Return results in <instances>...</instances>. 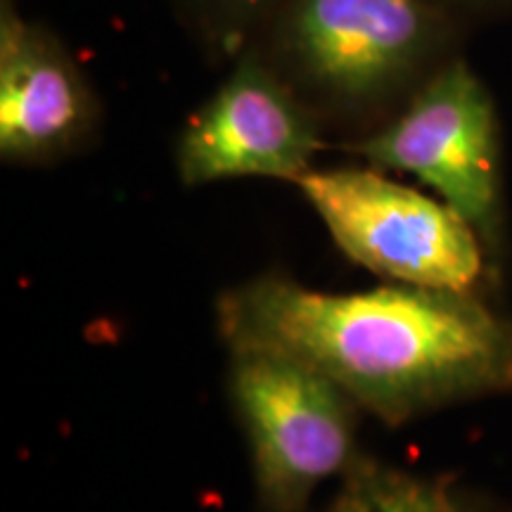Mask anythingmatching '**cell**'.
<instances>
[{
  "label": "cell",
  "mask_w": 512,
  "mask_h": 512,
  "mask_svg": "<svg viewBox=\"0 0 512 512\" xmlns=\"http://www.w3.org/2000/svg\"><path fill=\"white\" fill-rule=\"evenodd\" d=\"M233 399L268 512H304L354 463V408L337 384L271 351H233Z\"/></svg>",
  "instance_id": "3"
},
{
  "label": "cell",
  "mask_w": 512,
  "mask_h": 512,
  "mask_svg": "<svg viewBox=\"0 0 512 512\" xmlns=\"http://www.w3.org/2000/svg\"><path fill=\"white\" fill-rule=\"evenodd\" d=\"M93 121V100L79 69L53 38L0 15V152L38 162L67 152Z\"/></svg>",
  "instance_id": "7"
},
{
  "label": "cell",
  "mask_w": 512,
  "mask_h": 512,
  "mask_svg": "<svg viewBox=\"0 0 512 512\" xmlns=\"http://www.w3.org/2000/svg\"><path fill=\"white\" fill-rule=\"evenodd\" d=\"M358 150L406 171L458 211L484 242L501 228V150L494 100L463 62L441 69L408 110Z\"/></svg>",
  "instance_id": "4"
},
{
  "label": "cell",
  "mask_w": 512,
  "mask_h": 512,
  "mask_svg": "<svg viewBox=\"0 0 512 512\" xmlns=\"http://www.w3.org/2000/svg\"><path fill=\"white\" fill-rule=\"evenodd\" d=\"M328 512H465L446 482L356 458Z\"/></svg>",
  "instance_id": "8"
},
{
  "label": "cell",
  "mask_w": 512,
  "mask_h": 512,
  "mask_svg": "<svg viewBox=\"0 0 512 512\" xmlns=\"http://www.w3.org/2000/svg\"><path fill=\"white\" fill-rule=\"evenodd\" d=\"M219 325L233 351L299 361L387 425L512 392V320L472 292L325 294L266 275L223 294Z\"/></svg>",
  "instance_id": "1"
},
{
  "label": "cell",
  "mask_w": 512,
  "mask_h": 512,
  "mask_svg": "<svg viewBox=\"0 0 512 512\" xmlns=\"http://www.w3.org/2000/svg\"><path fill=\"white\" fill-rule=\"evenodd\" d=\"M297 185L337 247L377 275L456 292L482 278V235L439 197L363 169H309Z\"/></svg>",
  "instance_id": "2"
},
{
  "label": "cell",
  "mask_w": 512,
  "mask_h": 512,
  "mask_svg": "<svg viewBox=\"0 0 512 512\" xmlns=\"http://www.w3.org/2000/svg\"><path fill=\"white\" fill-rule=\"evenodd\" d=\"M318 147L309 114L261 64L245 62L185 126L178 171L190 185L245 176L297 183Z\"/></svg>",
  "instance_id": "5"
},
{
  "label": "cell",
  "mask_w": 512,
  "mask_h": 512,
  "mask_svg": "<svg viewBox=\"0 0 512 512\" xmlns=\"http://www.w3.org/2000/svg\"><path fill=\"white\" fill-rule=\"evenodd\" d=\"M238 3H247V5H256V3H261V0H238Z\"/></svg>",
  "instance_id": "9"
},
{
  "label": "cell",
  "mask_w": 512,
  "mask_h": 512,
  "mask_svg": "<svg viewBox=\"0 0 512 512\" xmlns=\"http://www.w3.org/2000/svg\"><path fill=\"white\" fill-rule=\"evenodd\" d=\"M292 46L306 74L344 98L392 86L427 46L420 0H299Z\"/></svg>",
  "instance_id": "6"
}]
</instances>
